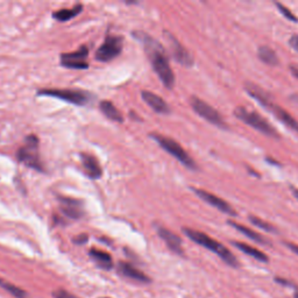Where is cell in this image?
I'll return each instance as SVG.
<instances>
[{
    "label": "cell",
    "instance_id": "obj_28",
    "mask_svg": "<svg viewBox=\"0 0 298 298\" xmlns=\"http://www.w3.org/2000/svg\"><path fill=\"white\" fill-rule=\"evenodd\" d=\"M275 281H276L277 283H279V284L285 285V287H296V285H295L293 282H290V281H289V279H282V277H276Z\"/></svg>",
    "mask_w": 298,
    "mask_h": 298
},
{
    "label": "cell",
    "instance_id": "obj_7",
    "mask_svg": "<svg viewBox=\"0 0 298 298\" xmlns=\"http://www.w3.org/2000/svg\"><path fill=\"white\" fill-rule=\"evenodd\" d=\"M190 104H191L193 111L197 113L199 117L205 119L208 123L217 127L227 128V125H226V121L224 120L223 115L214 107L208 105L206 101H204L198 97H192L190 99Z\"/></svg>",
    "mask_w": 298,
    "mask_h": 298
},
{
    "label": "cell",
    "instance_id": "obj_20",
    "mask_svg": "<svg viewBox=\"0 0 298 298\" xmlns=\"http://www.w3.org/2000/svg\"><path fill=\"white\" fill-rule=\"evenodd\" d=\"M99 107L103 114L109 119H111L112 121H115V123H123L124 121V117L121 112L110 100H103Z\"/></svg>",
    "mask_w": 298,
    "mask_h": 298
},
{
    "label": "cell",
    "instance_id": "obj_9",
    "mask_svg": "<svg viewBox=\"0 0 298 298\" xmlns=\"http://www.w3.org/2000/svg\"><path fill=\"white\" fill-rule=\"evenodd\" d=\"M88 56L89 49L88 47L83 46L76 52L73 53H64L62 54L59 57L61 65L68 69H77V70H84L89 68L88 63Z\"/></svg>",
    "mask_w": 298,
    "mask_h": 298
},
{
    "label": "cell",
    "instance_id": "obj_16",
    "mask_svg": "<svg viewBox=\"0 0 298 298\" xmlns=\"http://www.w3.org/2000/svg\"><path fill=\"white\" fill-rule=\"evenodd\" d=\"M80 159H82V165L84 168L85 174L92 180H97L100 178L103 175V170H101L100 163L98 162V160L93 155L88 154V153H82L80 154Z\"/></svg>",
    "mask_w": 298,
    "mask_h": 298
},
{
    "label": "cell",
    "instance_id": "obj_8",
    "mask_svg": "<svg viewBox=\"0 0 298 298\" xmlns=\"http://www.w3.org/2000/svg\"><path fill=\"white\" fill-rule=\"evenodd\" d=\"M124 38L120 35H109L105 37L103 44L98 48L96 58L100 62H110L118 57L123 52Z\"/></svg>",
    "mask_w": 298,
    "mask_h": 298
},
{
    "label": "cell",
    "instance_id": "obj_14",
    "mask_svg": "<svg viewBox=\"0 0 298 298\" xmlns=\"http://www.w3.org/2000/svg\"><path fill=\"white\" fill-rule=\"evenodd\" d=\"M263 107H266L267 110H269V111L272 112L279 121H282L285 126L290 127L291 130H294L295 132L298 133V121L293 117V115L289 114V112L285 111L283 107L274 104L273 100H270L269 103L266 104Z\"/></svg>",
    "mask_w": 298,
    "mask_h": 298
},
{
    "label": "cell",
    "instance_id": "obj_33",
    "mask_svg": "<svg viewBox=\"0 0 298 298\" xmlns=\"http://www.w3.org/2000/svg\"><path fill=\"white\" fill-rule=\"evenodd\" d=\"M290 190H291V192L294 193L295 198L298 199V189H297V187H295L294 186H290Z\"/></svg>",
    "mask_w": 298,
    "mask_h": 298
},
{
    "label": "cell",
    "instance_id": "obj_19",
    "mask_svg": "<svg viewBox=\"0 0 298 298\" xmlns=\"http://www.w3.org/2000/svg\"><path fill=\"white\" fill-rule=\"evenodd\" d=\"M232 245H233L234 247H237L238 249L241 250L242 253H245V254H247L248 256H252V258L255 259V260H258L260 262L269 261V258H268L267 254H264L263 252H261V250H259L258 248H255V247L247 245V243L245 242H240V241H233Z\"/></svg>",
    "mask_w": 298,
    "mask_h": 298
},
{
    "label": "cell",
    "instance_id": "obj_5",
    "mask_svg": "<svg viewBox=\"0 0 298 298\" xmlns=\"http://www.w3.org/2000/svg\"><path fill=\"white\" fill-rule=\"evenodd\" d=\"M38 141L37 135H28L25 139V145L18 151V160L26 165L29 168L35 169L37 171H43V166L40 159V151H38Z\"/></svg>",
    "mask_w": 298,
    "mask_h": 298
},
{
    "label": "cell",
    "instance_id": "obj_35",
    "mask_svg": "<svg viewBox=\"0 0 298 298\" xmlns=\"http://www.w3.org/2000/svg\"><path fill=\"white\" fill-rule=\"evenodd\" d=\"M103 298H107V297H103Z\"/></svg>",
    "mask_w": 298,
    "mask_h": 298
},
{
    "label": "cell",
    "instance_id": "obj_34",
    "mask_svg": "<svg viewBox=\"0 0 298 298\" xmlns=\"http://www.w3.org/2000/svg\"><path fill=\"white\" fill-rule=\"evenodd\" d=\"M294 298H298V291H297V293L294 294Z\"/></svg>",
    "mask_w": 298,
    "mask_h": 298
},
{
    "label": "cell",
    "instance_id": "obj_10",
    "mask_svg": "<svg viewBox=\"0 0 298 298\" xmlns=\"http://www.w3.org/2000/svg\"><path fill=\"white\" fill-rule=\"evenodd\" d=\"M191 190L198 196L199 198L203 199L204 202H206L207 204L211 205V206L218 208L219 211H222V212L224 213H227L229 214V216H233V217L237 216V211H235L227 202L224 201V199L218 197V196L213 195V193L208 192L206 191V190L197 189V187H191Z\"/></svg>",
    "mask_w": 298,
    "mask_h": 298
},
{
    "label": "cell",
    "instance_id": "obj_3",
    "mask_svg": "<svg viewBox=\"0 0 298 298\" xmlns=\"http://www.w3.org/2000/svg\"><path fill=\"white\" fill-rule=\"evenodd\" d=\"M234 114L238 119H240L242 123H245L248 126L255 128L256 130L262 134H266L268 136H272V138L279 139V134L277 133V130L270 125L268 121L264 119L262 115L259 114L258 112L250 111L247 110L246 107L239 106L234 110Z\"/></svg>",
    "mask_w": 298,
    "mask_h": 298
},
{
    "label": "cell",
    "instance_id": "obj_32",
    "mask_svg": "<svg viewBox=\"0 0 298 298\" xmlns=\"http://www.w3.org/2000/svg\"><path fill=\"white\" fill-rule=\"evenodd\" d=\"M290 71H291V74L296 77V78H298V65L297 64L290 65Z\"/></svg>",
    "mask_w": 298,
    "mask_h": 298
},
{
    "label": "cell",
    "instance_id": "obj_2",
    "mask_svg": "<svg viewBox=\"0 0 298 298\" xmlns=\"http://www.w3.org/2000/svg\"><path fill=\"white\" fill-rule=\"evenodd\" d=\"M183 232L189 239H191L193 241V242H196L197 245H201L202 247H204V248L211 250V252L216 253V254L218 255L225 263H227L228 266L233 268L239 267L240 264L239 261H238V259L235 258L233 253H232L228 248H226L225 246L222 245V243L218 242L217 240L208 237L207 234L203 233L201 231H196V229L187 228V227H183Z\"/></svg>",
    "mask_w": 298,
    "mask_h": 298
},
{
    "label": "cell",
    "instance_id": "obj_6",
    "mask_svg": "<svg viewBox=\"0 0 298 298\" xmlns=\"http://www.w3.org/2000/svg\"><path fill=\"white\" fill-rule=\"evenodd\" d=\"M38 96L57 98L74 105L84 106L91 100V94L86 91L73 90V89H42L37 91Z\"/></svg>",
    "mask_w": 298,
    "mask_h": 298
},
{
    "label": "cell",
    "instance_id": "obj_18",
    "mask_svg": "<svg viewBox=\"0 0 298 298\" xmlns=\"http://www.w3.org/2000/svg\"><path fill=\"white\" fill-rule=\"evenodd\" d=\"M228 225L232 226V227L237 229V231H239L242 233L243 235H246L247 238H249V239H252L253 241H255V242H259L261 243V245H270L269 240L267 239L266 237H263V235L258 233V232L253 231L252 228L247 227V226L245 225H241V224H238L233 222V220H228Z\"/></svg>",
    "mask_w": 298,
    "mask_h": 298
},
{
    "label": "cell",
    "instance_id": "obj_4",
    "mask_svg": "<svg viewBox=\"0 0 298 298\" xmlns=\"http://www.w3.org/2000/svg\"><path fill=\"white\" fill-rule=\"evenodd\" d=\"M150 138L155 140V141L159 144L161 148H163L167 153H169L171 156H174L176 160L180 161L183 166H186L187 169H191V170H196L197 169V165H196L195 161L192 160V157L184 150V148L176 142L175 140L168 136L161 135V134L151 133Z\"/></svg>",
    "mask_w": 298,
    "mask_h": 298
},
{
    "label": "cell",
    "instance_id": "obj_31",
    "mask_svg": "<svg viewBox=\"0 0 298 298\" xmlns=\"http://www.w3.org/2000/svg\"><path fill=\"white\" fill-rule=\"evenodd\" d=\"M284 245L287 246L289 249L293 250L295 254L298 255V245H296V243H293V242H284Z\"/></svg>",
    "mask_w": 298,
    "mask_h": 298
},
{
    "label": "cell",
    "instance_id": "obj_12",
    "mask_svg": "<svg viewBox=\"0 0 298 298\" xmlns=\"http://www.w3.org/2000/svg\"><path fill=\"white\" fill-rule=\"evenodd\" d=\"M59 208L64 216L69 217L70 219H79L84 216V206L83 203L78 199L69 197H58Z\"/></svg>",
    "mask_w": 298,
    "mask_h": 298
},
{
    "label": "cell",
    "instance_id": "obj_21",
    "mask_svg": "<svg viewBox=\"0 0 298 298\" xmlns=\"http://www.w3.org/2000/svg\"><path fill=\"white\" fill-rule=\"evenodd\" d=\"M90 256L97 262L98 266L104 268V269H111V268L113 267L112 258L109 253L103 252V250H100V249L92 248L90 250Z\"/></svg>",
    "mask_w": 298,
    "mask_h": 298
},
{
    "label": "cell",
    "instance_id": "obj_30",
    "mask_svg": "<svg viewBox=\"0 0 298 298\" xmlns=\"http://www.w3.org/2000/svg\"><path fill=\"white\" fill-rule=\"evenodd\" d=\"M289 44H290L291 48L298 52V35H293L289 40Z\"/></svg>",
    "mask_w": 298,
    "mask_h": 298
},
{
    "label": "cell",
    "instance_id": "obj_29",
    "mask_svg": "<svg viewBox=\"0 0 298 298\" xmlns=\"http://www.w3.org/2000/svg\"><path fill=\"white\" fill-rule=\"evenodd\" d=\"M89 237L86 234H80L78 237L74 238V243H79V245H83V243H85L86 241H88Z\"/></svg>",
    "mask_w": 298,
    "mask_h": 298
},
{
    "label": "cell",
    "instance_id": "obj_26",
    "mask_svg": "<svg viewBox=\"0 0 298 298\" xmlns=\"http://www.w3.org/2000/svg\"><path fill=\"white\" fill-rule=\"evenodd\" d=\"M276 6H277V8H279V11L281 12L283 16L287 18L288 20H290V21H293V22H298V19L296 18V16H295L293 12L289 10L288 7H285L284 5L279 4V2H276Z\"/></svg>",
    "mask_w": 298,
    "mask_h": 298
},
{
    "label": "cell",
    "instance_id": "obj_24",
    "mask_svg": "<svg viewBox=\"0 0 298 298\" xmlns=\"http://www.w3.org/2000/svg\"><path fill=\"white\" fill-rule=\"evenodd\" d=\"M0 287L5 289L6 291H8L12 296H14L16 298H28V294H27L25 290H22L21 288L17 287V285L12 284L10 282L5 281V279H0Z\"/></svg>",
    "mask_w": 298,
    "mask_h": 298
},
{
    "label": "cell",
    "instance_id": "obj_22",
    "mask_svg": "<svg viewBox=\"0 0 298 298\" xmlns=\"http://www.w3.org/2000/svg\"><path fill=\"white\" fill-rule=\"evenodd\" d=\"M83 10V5L78 4L76 5L73 8H63V10H58L56 12H54L53 17L55 18L57 21H69V20L73 19L76 16H78V14L82 12Z\"/></svg>",
    "mask_w": 298,
    "mask_h": 298
},
{
    "label": "cell",
    "instance_id": "obj_25",
    "mask_svg": "<svg viewBox=\"0 0 298 298\" xmlns=\"http://www.w3.org/2000/svg\"><path fill=\"white\" fill-rule=\"evenodd\" d=\"M248 220L253 224V225L256 226V227L263 229V231H266V232H269V233L276 234L277 232H279V231H277V228L275 227V226L272 225V224L266 222V220L259 218V217L253 216V214H252V216L248 217Z\"/></svg>",
    "mask_w": 298,
    "mask_h": 298
},
{
    "label": "cell",
    "instance_id": "obj_27",
    "mask_svg": "<svg viewBox=\"0 0 298 298\" xmlns=\"http://www.w3.org/2000/svg\"><path fill=\"white\" fill-rule=\"evenodd\" d=\"M54 298H78L77 296H74V294L69 293V291L64 290V289H57L53 293Z\"/></svg>",
    "mask_w": 298,
    "mask_h": 298
},
{
    "label": "cell",
    "instance_id": "obj_17",
    "mask_svg": "<svg viewBox=\"0 0 298 298\" xmlns=\"http://www.w3.org/2000/svg\"><path fill=\"white\" fill-rule=\"evenodd\" d=\"M118 269L124 276L128 277V279H132L134 281H138L141 283L150 282V279H149L145 273H142L141 270H139L138 268L132 266V264L128 263V262H120L118 266Z\"/></svg>",
    "mask_w": 298,
    "mask_h": 298
},
{
    "label": "cell",
    "instance_id": "obj_11",
    "mask_svg": "<svg viewBox=\"0 0 298 298\" xmlns=\"http://www.w3.org/2000/svg\"><path fill=\"white\" fill-rule=\"evenodd\" d=\"M165 34L167 35V41H168L171 54L176 61H177L178 63H181L182 65H184V67H191L193 64V58L191 54L184 48L183 44H182L174 35H171L170 33L168 32H165Z\"/></svg>",
    "mask_w": 298,
    "mask_h": 298
},
{
    "label": "cell",
    "instance_id": "obj_1",
    "mask_svg": "<svg viewBox=\"0 0 298 298\" xmlns=\"http://www.w3.org/2000/svg\"><path fill=\"white\" fill-rule=\"evenodd\" d=\"M134 38L140 41L155 73H156L161 82L167 89H172L175 85V74L169 64V58L163 46L150 35L144 32H133Z\"/></svg>",
    "mask_w": 298,
    "mask_h": 298
},
{
    "label": "cell",
    "instance_id": "obj_23",
    "mask_svg": "<svg viewBox=\"0 0 298 298\" xmlns=\"http://www.w3.org/2000/svg\"><path fill=\"white\" fill-rule=\"evenodd\" d=\"M258 56H259V58L263 62V63H266L268 65H273V67H275V65L279 64V62L276 53L268 46L259 47Z\"/></svg>",
    "mask_w": 298,
    "mask_h": 298
},
{
    "label": "cell",
    "instance_id": "obj_13",
    "mask_svg": "<svg viewBox=\"0 0 298 298\" xmlns=\"http://www.w3.org/2000/svg\"><path fill=\"white\" fill-rule=\"evenodd\" d=\"M157 234L160 235L161 239L165 241L166 245L168 246V248L170 249L171 252H174L178 255L184 254L183 247H182V239L177 234L169 231L168 228L163 227V226H157Z\"/></svg>",
    "mask_w": 298,
    "mask_h": 298
},
{
    "label": "cell",
    "instance_id": "obj_15",
    "mask_svg": "<svg viewBox=\"0 0 298 298\" xmlns=\"http://www.w3.org/2000/svg\"><path fill=\"white\" fill-rule=\"evenodd\" d=\"M141 97L146 101V104L156 113H160V114H168V113H170V106L167 104V101L163 98L157 96V94L153 93V92L142 91Z\"/></svg>",
    "mask_w": 298,
    "mask_h": 298
}]
</instances>
